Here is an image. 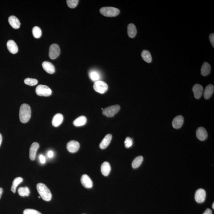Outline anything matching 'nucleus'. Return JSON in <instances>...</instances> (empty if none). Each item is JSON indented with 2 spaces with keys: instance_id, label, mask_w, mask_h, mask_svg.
<instances>
[{
  "instance_id": "nucleus-26",
  "label": "nucleus",
  "mask_w": 214,
  "mask_h": 214,
  "mask_svg": "<svg viewBox=\"0 0 214 214\" xmlns=\"http://www.w3.org/2000/svg\"><path fill=\"white\" fill-rule=\"evenodd\" d=\"M141 56L143 60L147 63H151L152 61V57L151 54L148 50H143L141 54Z\"/></svg>"
},
{
  "instance_id": "nucleus-8",
  "label": "nucleus",
  "mask_w": 214,
  "mask_h": 214,
  "mask_svg": "<svg viewBox=\"0 0 214 214\" xmlns=\"http://www.w3.org/2000/svg\"><path fill=\"white\" fill-rule=\"evenodd\" d=\"M206 196V192L204 190L201 188L197 190L195 192V199L198 203H202L205 201Z\"/></svg>"
},
{
  "instance_id": "nucleus-3",
  "label": "nucleus",
  "mask_w": 214,
  "mask_h": 214,
  "mask_svg": "<svg viewBox=\"0 0 214 214\" xmlns=\"http://www.w3.org/2000/svg\"><path fill=\"white\" fill-rule=\"evenodd\" d=\"M100 13L106 17H115L120 13V10L112 7H105L100 8Z\"/></svg>"
},
{
  "instance_id": "nucleus-32",
  "label": "nucleus",
  "mask_w": 214,
  "mask_h": 214,
  "mask_svg": "<svg viewBox=\"0 0 214 214\" xmlns=\"http://www.w3.org/2000/svg\"><path fill=\"white\" fill-rule=\"evenodd\" d=\"M79 2L78 0H68L67 1V4L69 7L73 8L77 6Z\"/></svg>"
},
{
  "instance_id": "nucleus-5",
  "label": "nucleus",
  "mask_w": 214,
  "mask_h": 214,
  "mask_svg": "<svg viewBox=\"0 0 214 214\" xmlns=\"http://www.w3.org/2000/svg\"><path fill=\"white\" fill-rule=\"evenodd\" d=\"M36 93L41 96H49L52 94V91L49 87L44 85H39L36 88Z\"/></svg>"
},
{
  "instance_id": "nucleus-9",
  "label": "nucleus",
  "mask_w": 214,
  "mask_h": 214,
  "mask_svg": "<svg viewBox=\"0 0 214 214\" xmlns=\"http://www.w3.org/2000/svg\"><path fill=\"white\" fill-rule=\"evenodd\" d=\"M80 148V144L75 140H72L68 142L67 148L69 152L74 153L78 151Z\"/></svg>"
},
{
  "instance_id": "nucleus-31",
  "label": "nucleus",
  "mask_w": 214,
  "mask_h": 214,
  "mask_svg": "<svg viewBox=\"0 0 214 214\" xmlns=\"http://www.w3.org/2000/svg\"><path fill=\"white\" fill-rule=\"evenodd\" d=\"M24 83L28 85L33 86L37 84L38 81L36 79L27 78L25 79Z\"/></svg>"
},
{
  "instance_id": "nucleus-36",
  "label": "nucleus",
  "mask_w": 214,
  "mask_h": 214,
  "mask_svg": "<svg viewBox=\"0 0 214 214\" xmlns=\"http://www.w3.org/2000/svg\"><path fill=\"white\" fill-rule=\"evenodd\" d=\"M39 159L41 163L42 164H44L46 162V158L43 155H41L39 156Z\"/></svg>"
},
{
  "instance_id": "nucleus-10",
  "label": "nucleus",
  "mask_w": 214,
  "mask_h": 214,
  "mask_svg": "<svg viewBox=\"0 0 214 214\" xmlns=\"http://www.w3.org/2000/svg\"><path fill=\"white\" fill-rule=\"evenodd\" d=\"M196 135L197 138L201 141L206 140L208 136L207 130L203 127H200L197 129Z\"/></svg>"
},
{
  "instance_id": "nucleus-11",
  "label": "nucleus",
  "mask_w": 214,
  "mask_h": 214,
  "mask_svg": "<svg viewBox=\"0 0 214 214\" xmlns=\"http://www.w3.org/2000/svg\"><path fill=\"white\" fill-rule=\"evenodd\" d=\"M81 181L82 185L85 188H90L93 186V182L91 178L88 175L86 174L82 176Z\"/></svg>"
},
{
  "instance_id": "nucleus-4",
  "label": "nucleus",
  "mask_w": 214,
  "mask_h": 214,
  "mask_svg": "<svg viewBox=\"0 0 214 214\" xmlns=\"http://www.w3.org/2000/svg\"><path fill=\"white\" fill-rule=\"evenodd\" d=\"M120 109V106L119 105L110 106L103 109V115L105 116L106 117H113L118 112Z\"/></svg>"
},
{
  "instance_id": "nucleus-23",
  "label": "nucleus",
  "mask_w": 214,
  "mask_h": 214,
  "mask_svg": "<svg viewBox=\"0 0 214 214\" xmlns=\"http://www.w3.org/2000/svg\"><path fill=\"white\" fill-rule=\"evenodd\" d=\"M87 121V119L85 116H81L75 120L73 123L76 127H81L84 125Z\"/></svg>"
},
{
  "instance_id": "nucleus-37",
  "label": "nucleus",
  "mask_w": 214,
  "mask_h": 214,
  "mask_svg": "<svg viewBox=\"0 0 214 214\" xmlns=\"http://www.w3.org/2000/svg\"><path fill=\"white\" fill-rule=\"evenodd\" d=\"M47 155L49 158H53L54 155V153L53 151L50 150V151H48Z\"/></svg>"
},
{
  "instance_id": "nucleus-34",
  "label": "nucleus",
  "mask_w": 214,
  "mask_h": 214,
  "mask_svg": "<svg viewBox=\"0 0 214 214\" xmlns=\"http://www.w3.org/2000/svg\"><path fill=\"white\" fill-rule=\"evenodd\" d=\"M24 214H41L38 211L33 209H26L24 211Z\"/></svg>"
},
{
  "instance_id": "nucleus-17",
  "label": "nucleus",
  "mask_w": 214,
  "mask_h": 214,
  "mask_svg": "<svg viewBox=\"0 0 214 214\" xmlns=\"http://www.w3.org/2000/svg\"><path fill=\"white\" fill-rule=\"evenodd\" d=\"M8 22L12 28L15 29H18L20 26V22L18 18L14 15L9 17L8 18Z\"/></svg>"
},
{
  "instance_id": "nucleus-13",
  "label": "nucleus",
  "mask_w": 214,
  "mask_h": 214,
  "mask_svg": "<svg viewBox=\"0 0 214 214\" xmlns=\"http://www.w3.org/2000/svg\"><path fill=\"white\" fill-rule=\"evenodd\" d=\"M192 90L195 98L196 99L200 98L203 93V86L199 84H195L193 87Z\"/></svg>"
},
{
  "instance_id": "nucleus-12",
  "label": "nucleus",
  "mask_w": 214,
  "mask_h": 214,
  "mask_svg": "<svg viewBox=\"0 0 214 214\" xmlns=\"http://www.w3.org/2000/svg\"><path fill=\"white\" fill-rule=\"evenodd\" d=\"M39 147V144L36 142H33L31 145L29 150V158L32 161L35 159L36 153Z\"/></svg>"
},
{
  "instance_id": "nucleus-6",
  "label": "nucleus",
  "mask_w": 214,
  "mask_h": 214,
  "mask_svg": "<svg viewBox=\"0 0 214 214\" xmlns=\"http://www.w3.org/2000/svg\"><path fill=\"white\" fill-rule=\"evenodd\" d=\"M93 88L96 92L100 94H104L107 91L108 85L105 82L99 80L94 82Z\"/></svg>"
},
{
  "instance_id": "nucleus-14",
  "label": "nucleus",
  "mask_w": 214,
  "mask_h": 214,
  "mask_svg": "<svg viewBox=\"0 0 214 214\" xmlns=\"http://www.w3.org/2000/svg\"><path fill=\"white\" fill-rule=\"evenodd\" d=\"M42 67L47 73L52 74L55 72V68L54 66L50 62L45 61L42 63Z\"/></svg>"
},
{
  "instance_id": "nucleus-20",
  "label": "nucleus",
  "mask_w": 214,
  "mask_h": 214,
  "mask_svg": "<svg viewBox=\"0 0 214 214\" xmlns=\"http://www.w3.org/2000/svg\"><path fill=\"white\" fill-rule=\"evenodd\" d=\"M111 166L108 162H104L102 164L101 168V172L104 176H107L111 171Z\"/></svg>"
},
{
  "instance_id": "nucleus-21",
  "label": "nucleus",
  "mask_w": 214,
  "mask_h": 214,
  "mask_svg": "<svg viewBox=\"0 0 214 214\" xmlns=\"http://www.w3.org/2000/svg\"><path fill=\"white\" fill-rule=\"evenodd\" d=\"M214 87L213 85L209 84L205 88L204 92V97L205 99H208L212 96L213 93Z\"/></svg>"
},
{
  "instance_id": "nucleus-18",
  "label": "nucleus",
  "mask_w": 214,
  "mask_h": 214,
  "mask_svg": "<svg viewBox=\"0 0 214 214\" xmlns=\"http://www.w3.org/2000/svg\"><path fill=\"white\" fill-rule=\"evenodd\" d=\"M63 116L61 113H57L52 119V124L55 127H59L63 122Z\"/></svg>"
},
{
  "instance_id": "nucleus-27",
  "label": "nucleus",
  "mask_w": 214,
  "mask_h": 214,
  "mask_svg": "<svg viewBox=\"0 0 214 214\" xmlns=\"http://www.w3.org/2000/svg\"><path fill=\"white\" fill-rule=\"evenodd\" d=\"M23 181L22 177H18L15 178L13 181L12 187L11 188V190L12 192L15 193L16 191V189L18 186Z\"/></svg>"
},
{
  "instance_id": "nucleus-41",
  "label": "nucleus",
  "mask_w": 214,
  "mask_h": 214,
  "mask_svg": "<svg viewBox=\"0 0 214 214\" xmlns=\"http://www.w3.org/2000/svg\"><path fill=\"white\" fill-rule=\"evenodd\" d=\"M214 203H213V204H212V208H213V209H214Z\"/></svg>"
},
{
  "instance_id": "nucleus-30",
  "label": "nucleus",
  "mask_w": 214,
  "mask_h": 214,
  "mask_svg": "<svg viewBox=\"0 0 214 214\" xmlns=\"http://www.w3.org/2000/svg\"><path fill=\"white\" fill-rule=\"evenodd\" d=\"M32 33L34 37L37 38V39H39L41 36V30L39 27L35 26L33 28Z\"/></svg>"
},
{
  "instance_id": "nucleus-28",
  "label": "nucleus",
  "mask_w": 214,
  "mask_h": 214,
  "mask_svg": "<svg viewBox=\"0 0 214 214\" xmlns=\"http://www.w3.org/2000/svg\"><path fill=\"white\" fill-rule=\"evenodd\" d=\"M143 157L142 156H139L133 160L132 166L133 168H137L139 167L143 161Z\"/></svg>"
},
{
  "instance_id": "nucleus-42",
  "label": "nucleus",
  "mask_w": 214,
  "mask_h": 214,
  "mask_svg": "<svg viewBox=\"0 0 214 214\" xmlns=\"http://www.w3.org/2000/svg\"><path fill=\"white\" fill-rule=\"evenodd\" d=\"M38 198H41V197H40V196H39V197H38Z\"/></svg>"
},
{
  "instance_id": "nucleus-16",
  "label": "nucleus",
  "mask_w": 214,
  "mask_h": 214,
  "mask_svg": "<svg viewBox=\"0 0 214 214\" xmlns=\"http://www.w3.org/2000/svg\"><path fill=\"white\" fill-rule=\"evenodd\" d=\"M7 47L8 50L12 54H15L17 53L18 50V47L15 41L10 40L7 43Z\"/></svg>"
},
{
  "instance_id": "nucleus-1",
  "label": "nucleus",
  "mask_w": 214,
  "mask_h": 214,
  "mask_svg": "<svg viewBox=\"0 0 214 214\" xmlns=\"http://www.w3.org/2000/svg\"><path fill=\"white\" fill-rule=\"evenodd\" d=\"M31 116V109L29 105L24 103L20 109V121L22 123H26L29 121Z\"/></svg>"
},
{
  "instance_id": "nucleus-40",
  "label": "nucleus",
  "mask_w": 214,
  "mask_h": 214,
  "mask_svg": "<svg viewBox=\"0 0 214 214\" xmlns=\"http://www.w3.org/2000/svg\"><path fill=\"white\" fill-rule=\"evenodd\" d=\"M2 141V136L1 134H0V146L1 145V143Z\"/></svg>"
},
{
  "instance_id": "nucleus-7",
  "label": "nucleus",
  "mask_w": 214,
  "mask_h": 214,
  "mask_svg": "<svg viewBox=\"0 0 214 214\" xmlns=\"http://www.w3.org/2000/svg\"><path fill=\"white\" fill-rule=\"evenodd\" d=\"M60 52V48L59 45L56 44H53L50 47L49 57L51 59H56L59 56Z\"/></svg>"
},
{
  "instance_id": "nucleus-35",
  "label": "nucleus",
  "mask_w": 214,
  "mask_h": 214,
  "mask_svg": "<svg viewBox=\"0 0 214 214\" xmlns=\"http://www.w3.org/2000/svg\"><path fill=\"white\" fill-rule=\"evenodd\" d=\"M209 39L211 43L212 44V46L214 47V34L212 33L209 36Z\"/></svg>"
},
{
  "instance_id": "nucleus-22",
  "label": "nucleus",
  "mask_w": 214,
  "mask_h": 214,
  "mask_svg": "<svg viewBox=\"0 0 214 214\" xmlns=\"http://www.w3.org/2000/svg\"><path fill=\"white\" fill-rule=\"evenodd\" d=\"M89 76L93 81H98L101 79V75L98 71L95 70H90L89 72Z\"/></svg>"
},
{
  "instance_id": "nucleus-39",
  "label": "nucleus",
  "mask_w": 214,
  "mask_h": 214,
  "mask_svg": "<svg viewBox=\"0 0 214 214\" xmlns=\"http://www.w3.org/2000/svg\"><path fill=\"white\" fill-rule=\"evenodd\" d=\"M3 192V189L2 188H0V199H1V195H2Z\"/></svg>"
},
{
  "instance_id": "nucleus-19",
  "label": "nucleus",
  "mask_w": 214,
  "mask_h": 214,
  "mask_svg": "<svg viewBox=\"0 0 214 214\" xmlns=\"http://www.w3.org/2000/svg\"><path fill=\"white\" fill-rule=\"evenodd\" d=\"M112 138V136L111 134H107L100 143V148L102 149H104L107 148L111 142Z\"/></svg>"
},
{
  "instance_id": "nucleus-2",
  "label": "nucleus",
  "mask_w": 214,
  "mask_h": 214,
  "mask_svg": "<svg viewBox=\"0 0 214 214\" xmlns=\"http://www.w3.org/2000/svg\"><path fill=\"white\" fill-rule=\"evenodd\" d=\"M37 189L41 197L45 201H49L51 199V193L44 184L42 183H38L37 185Z\"/></svg>"
},
{
  "instance_id": "nucleus-29",
  "label": "nucleus",
  "mask_w": 214,
  "mask_h": 214,
  "mask_svg": "<svg viewBox=\"0 0 214 214\" xmlns=\"http://www.w3.org/2000/svg\"><path fill=\"white\" fill-rule=\"evenodd\" d=\"M19 194L21 196H28L30 194V191L27 187H22L18 190Z\"/></svg>"
},
{
  "instance_id": "nucleus-25",
  "label": "nucleus",
  "mask_w": 214,
  "mask_h": 214,
  "mask_svg": "<svg viewBox=\"0 0 214 214\" xmlns=\"http://www.w3.org/2000/svg\"><path fill=\"white\" fill-rule=\"evenodd\" d=\"M211 67L207 62H205L201 68V73L203 76H207L210 73Z\"/></svg>"
},
{
  "instance_id": "nucleus-24",
  "label": "nucleus",
  "mask_w": 214,
  "mask_h": 214,
  "mask_svg": "<svg viewBox=\"0 0 214 214\" xmlns=\"http://www.w3.org/2000/svg\"><path fill=\"white\" fill-rule=\"evenodd\" d=\"M127 32L129 37L134 38L137 35V30L135 25L133 24H130L127 28Z\"/></svg>"
},
{
  "instance_id": "nucleus-38",
  "label": "nucleus",
  "mask_w": 214,
  "mask_h": 214,
  "mask_svg": "<svg viewBox=\"0 0 214 214\" xmlns=\"http://www.w3.org/2000/svg\"><path fill=\"white\" fill-rule=\"evenodd\" d=\"M203 214H212V212L210 209H207Z\"/></svg>"
},
{
  "instance_id": "nucleus-33",
  "label": "nucleus",
  "mask_w": 214,
  "mask_h": 214,
  "mask_svg": "<svg viewBox=\"0 0 214 214\" xmlns=\"http://www.w3.org/2000/svg\"><path fill=\"white\" fill-rule=\"evenodd\" d=\"M133 144V141L132 138L129 137L126 138L125 141H124V145L126 148H130L132 146Z\"/></svg>"
},
{
  "instance_id": "nucleus-15",
  "label": "nucleus",
  "mask_w": 214,
  "mask_h": 214,
  "mask_svg": "<svg viewBox=\"0 0 214 214\" xmlns=\"http://www.w3.org/2000/svg\"><path fill=\"white\" fill-rule=\"evenodd\" d=\"M184 119L182 116H178L173 119L172 125L174 128L178 129L182 127L183 124Z\"/></svg>"
}]
</instances>
